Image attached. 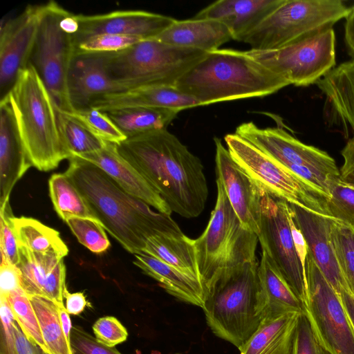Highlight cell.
<instances>
[{
  "label": "cell",
  "mask_w": 354,
  "mask_h": 354,
  "mask_svg": "<svg viewBox=\"0 0 354 354\" xmlns=\"http://www.w3.org/2000/svg\"><path fill=\"white\" fill-rule=\"evenodd\" d=\"M116 146L171 212L187 218L203 212L208 198L203 165L175 135L167 129L153 131Z\"/></svg>",
  "instance_id": "6da1fadb"
},
{
  "label": "cell",
  "mask_w": 354,
  "mask_h": 354,
  "mask_svg": "<svg viewBox=\"0 0 354 354\" xmlns=\"http://www.w3.org/2000/svg\"><path fill=\"white\" fill-rule=\"evenodd\" d=\"M65 174L86 201L104 228L129 252H142L149 238L183 234L170 215L151 209L127 193L96 165L73 156Z\"/></svg>",
  "instance_id": "7a4b0ae2"
},
{
  "label": "cell",
  "mask_w": 354,
  "mask_h": 354,
  "mask_svg": "<svg viewBox=\"0 0 354 354\" xmlns=\"http://www.w3.org/2000/svg\"><path fill=\"white\" fill-rule=\"evenodd\" d=\"M289 84L245 51L217 49L208 52L175 86L200 106L273 94Z\"/></svg>",
  "instance_id": "3957f363"
},
{
  "label": "cell",
  "mask_w": 354,
  "mask_h": 354,
  "mask_svg": "<svg viewBox=\"0 0 354 354\" xmlns=\"http://www.w3.org/2000/svg\"><path fill=\"white\" fill-rule=\"evenodd\" d=\"M3 100L10 104L32 166L48 171L57 168L63 160L69 159L58 129L55 103L30 64L20 72Z\"/></svg>",
  "instance_id": "277c9868"
},
{
  "label": "cell",
  "mask_w": 354,
  "mask_h": 354,
  "mask_svg": "<svg viewBox=\"0 0 354 354\" xmlns=\"http://www.w3.org/2000/svg\"><path fill=\"white\" fill-rule=\"evenodd\" d=\"M257 261L223 272L205 292L203 310L217 337L239 348L262 321Z\"/></svg>",
  "instance_id": "5b68a950"
},
{
  "label": "cell",
  "mask_w": 354,
  "mask_h": 354,
  "mask_svg": "<svg viewBox=\"0 0 354 354\" xmlns=\"http://www.w3.org/2000/svg\"><path fill=\"white\" fill-rule=\"evenodd\" d=\"M207 53L151 38L119 52L106 53V66L121 92L147 86H175Z\"/></svg>",
  "instance_id": "8992f818"
},
{
  "label": "cell",
  "mask_w": 354,
  "mask_h": 354,
  "mask_svg": "<svg viewBox=\"0 0 354 354\" xmlns=\"http://www.w3.org/2000/svg\"><path fill=\"white\" fill-rule=\"evenodd\" d=\"M216 187V204L208 224L194 239L198 272L205 292L225 270L257 261V234L243 226L217 177Z\"/></svg>",
  "instance_id": "52a82bcc"
},
{
  "label": "cell",
  "mask_w": 354,
  "mask_h": 354,
  "mask_svg": "<svg viewBox=\"0 0 354 354\" xmlns=\"http://www.w3.org/2000/svg\"><path fill=\"white\" fill-rule=\"evenodd\" d=\"M349 11L339 0H284L241 41L269 50L333 28Z\"/></svg>",
  "instance_id": "ba28073f"
},
{
  "label": "cell",
  "mask_w": 354,
  "mask_h": 354,
  "mask_svg": "<svg viewBox=\"0 0 354 354\" xmlns=\"http://www.w3.org/2000/svg\"><path fill=\"white\" fill-rule=\"evenodd\" d=\"M274 158L328 198L329 185L340 176L335 160L326 151L303 143L281 128L240 124L235 133Z\"/></svg>",
  "instance_id": "9c48e42d"
},
{
  "label": "cell",
  "mask_w": 354,
  "mask_h": 354,
  "mask_svg": "<svg viewBox=\"0 0 354 354\" xmlns=\"http://www.w3.org/2000/svg\"><path fill=\"white\" fill-rule=\"evenodd\" d=\"M68 12L55 1L41 5L37 34L30 59L55 104L66 112L73 110L67 80L75 55L74 35L62 24Z\"/></svg>",
  "instance_id": "30bf717a"
},
{
  "label": "cell",
  "mask_w": 354,
  "mask_h": 354,
  "mask_svg": "<svg viewBox=\"0 0 354 354\" xmlns=\"http://www.w3.org/2000/svg\"><path fill=\"white\" fill-rule=\"evenodd\" d=\"M224 140L232 158L263 191L328 216V198L324 194L236 133L227 134Z\"/></svg>",
  "instance_id": "8fae6325"
},
{
  "label": "cell",
  "mask_w": 354,
  "mask_h": 354,
  "mask_svg": "<svg viewBox=\"0 0 354 354\" xmlns=\"http://www.w3.org/2000/svg\"><path fill=\"white\" fill-rule=\"evenodd\" d=\"M245 53L289 85L308 86L336 66L335 35L330 28L278 49Z\"/></svg>",
  "instance_id": "7c38bea8"
},
{
  "label": "cell",
  "mask_w": 354,
  "mask_h": 354,
  "mask_svg": "<svg viewBox=\"0 0 354 354\" xmlns=\"http://www.w3.org/2000/svg\"><path fill=\"white\" fill-rule=\"evenodd\" d=\"M304 314L330 354H354V329L340 297L308 254Z\"/></svg>",
  "instance_id": "4fadbf2b"
},
{
  "label": "cell",
  "mask_w": 354,
  "mask_h": 354,
  "mask_svg": "<svg viewBox=\"0 0 354 354\" xmlns=\"http://www.w3.org/2000/svg\"><path fill=\"white\" fill-rule=\"evenodd\" d=\"M258 239L288 285L302 301L307 299L306 270L297 255L286 201L263 190Z\"/></svg>",
  "instance_id": "5bb4252c"
},
{
  "label": "cell",
  "mask_w": 354,
  "mask_h": 354,
  "mask_svg": "<svg viewBox=\"0 0 354 354\" xmlns=\"http://www.w3.org/2000/svg\"><path fill=\"white\" fill-rule=\"evenodd\" d=\"M41 5H28L16 17L1 22L0 100L4 99L21 71L30 64L38 30Z\"/></svg>",
  "instance_id": "9a60e30c"
},
{
  "label": "cell",
  "mask_w": 354,
  "mask_h": 354,
  "mask_svg": "<svg viewBox=\"0 0 354 354\" xmlns=\"http://www.w3.org/2000/svg\"><path fill=\"white\" fill-rule=\"evenodd\" d=\"M216 173L243 226L260 232L263 189L232 158L220 139L215 138Z\"/></svg>",
  "instance_id": "2e32d148"
},
{
  "label": "cell",
  "mask_w": 354,
  "mask_h": 354,
  "mask_svg": "<svg viewBox=\"0 0 354 354\" xmlns=\"http://www.w3.org/2000/svg\"><path fill=\"white\" fill-rule=\"evenodd\" d=\"M79 29L74 36L75 46L98 35H131L143 39L155 38L176 19L145 10H115L104 14L76 15Z\"/></svg>",
  "instance_id": "e0dca14e"
},
{
  "label": "cell",
  "mask_w": 354,
  "mask_h": 354,
  "mask_svg": "<svg viewBox=\"0 0 354 354\" xmlns=\"http://www.w3.org/2000/svg\"><path fill=\"white\" fill-rule=\"evenodd\" d=\"M292 216L306 242L308 254L324 277L339 293L350 290L339 267L331 239L333 218L288 203Z\"/></svg>",
  "instance_id": "ac0fdd59"
},
{
  "label": "cell",
  "mask_w": 354,
  "mask_h": 354,
  "mask_svg": "<svg viewBox=\"0 0 354 354\" xmlns=\"http://www.w3.org/2000/svg\"><path fill=\"white\" fill-rule=\"evenodd\" d=\"M106 53L75 55L68 75V91L73 109L88 108L96 97L121 92L110 77Z\"/></svg>",
  "instance_id": "d6986e66"
},
{
  "label": "cell",
  "mask_w": 354,
  "mask_h": 354,
  "mask_svg": "<svg viewBox=\"0 0 354 354\" xmlns=\"http://www.w3.org/2000/svg\"><path fill=\"white\" fill-rule=\"evenodd\" d=\"M75 157L86 160L106 173L127 193L171 215L168 205L147 180L118 152L115 144L106 142L101 149Z\"/></svg>",
  "instance_id": "ffe728a7"
},
{
  "label": "cell",
  "mask_w": 354,
  "mask_h": 354,
  "mask_svg": "<svg viewBox=\"0 0 354 354\" xmlns=\"http://www.w3.org/2000/svg\"><path fill=\"white\" fill-rule=\"evenodd\" d=\"M284 0H218L193 18L215 19L225 25L234 40L242 39L257 27Z\"/></svg>",
  "instance_id": "44dd1931"
},
{
  "label": "cell",
  "mask_w": 354,
  "mask_h": 354,
  "mask_svg": "<svg viewBox=\"0 0 354 354\" xmlns=\"http://www.w3.org/2000/svg\"><path fill=\"white\" fill-rule=\"evenodd\" d=\"M198 106L196 99L175 86H154L104 95L95 98L89 107L102 112L130 107L167 109L180 112Z\"/></svg>",
  "instance_id": "7402d4cb"
},
{
  "label": "cell",
  "mask_w": 354,
  "mask_h": 354,
  "mask_svg": "<svg viewBox=\"0 0 354 354\" xmlns=\"http://www.w3.org/2000/svg\"><path fill=\"white\" fill-rule=\"evenodd\" d=\"M6 100L0 101V207L9 201L16 183L31 167Z\"/></svg>",
  "instance_id": "603a6c76"
},
{
  "label": "cell",
  "mask_w": 354,
  "mask_h": 354,
  "mask_svg": "<svg viewBox=\"0 0 354 354\" xmlns=\"http://www.w3.org/2000/svg\"><path fill=\"white\" fill-rule=\"evenodd\" d=\"M315 84L326 97L331 123L341 127L346 138L354 137V59L336 66Z\"/></svg>",
  "instance_id": "cb8c5ba5"
},
{
  "label": "cell",
  "mask_w": 354,
  "mask_h": 354,
  "mask_svg": "<svg viewBox=\"0 0 354 354\" xmlns=\"http://www.w3.org/2000/svg\"><path fill=\"white\" fill-rule=\"evenodd\" d=\"M133 255V264L158 281L167 292L203 309L205 290L198 277L183 272L144 252Z\"/></svg>",
  "instance_id": "d4e9b609"
},
{
  "label": "cell",
  "mask_w": 354,
  "mask_h": 354,
  "mask_svg": "<svg viewBox=\"0 0 354 354\" xmlns=\"http://www.w3.org/2000/svg\"><path fill=\"white\" fill-rule=\"evenodd\" d=\"M178 47L211 52L233 39L228 28L215 19L176 20L155 37Z\"/></svg>",
  "instance_id": "484cf974"
},
{
  "label": "cell",
  "mask_w": 354,
  "mask_h": 354,
  "mask_svg": "<svg viewBox=\"0 0 354 354\" xmlns=\"http://www.w3.org/2000/svg\"><path fill=\"white\" fill-rule=\"evenodd\" d=\"M302 313L288 312L262 319L239 348L240 354H291Z\"/></svg>",
  "instance_id": "4316f807"
},
{
  "label": "cell",
  "mask_w": 354,
  "mask_h": 354,
  "mask_svg": "<svg viewBox=\"0 0 354 354\" xmlns=\"http://www.w3.org/2000/svg\"><path fill=\"white\" fill-rule=\"evenodd\" d=\"M262 319L288 312H304V305L264 250L258 267Z\"/></svg>",
  "instance_id": "83f0119b"
},
{
  "label": "cell",
  "mask_w": 354,
  "mask_h": 354,
  "mask_svg": "<svg viewBox=\"0 0 354 354\" xmlns=\"http://www.w3.org/2000/svg\"><path fill=\"white\" fill-rule=\"evenodd\" d=\"M142 252L183 272L199 277L194 240L183 233H163L151 236L146 241Z\"/></svg>",
  "instance_id": "f1b7e54d"
},
{
  "label": "cell",
  "mask_w": 354,
  "mask_h": 354,
  "mask_svg": "<svg viewBox=\"0 0 354 354\" xmlns=\"http://www.w3.org/2000/svg\"><path fill=\"white\" fill-rule=\"evenodd\" d=\"M127 137L167 129L178 111L159 108L130 107L104 112Z\"/></svg>",
  "instance_id": "f546056e"
},
{
  "label": "cell",
  "mask_w": 354,
  "mask_h": 354,
  "mask_svg": "<svg viewBox=\"0 0 354 354\" xmlns=\"http://www.w3.org/2000/svg\"><path fill=\"white\" fill-rule=\"evenodd\" d=\"M64 257L56 252H35L19 246L17 265L21 273V287L28 296H42L53 270Z\"/></svg>",
  "instance_id": "4dcf8cb0"
},
{
  "label": "cell",
  "mask_w": 354,
  "mask_h": 354,
  "mask_svg": "<svg viewBox=\"0 0 354 354\" xmlns=\"http://www.w3.org/2000/svg\"><path fill=\"white\" fill-rule=\"evenodd\" d=\"M12 223L19 246L35 252H56L66 257L68 249L59 232L29 217H13Z\"/></svg>",
  "instance_id": "1f68e13d"
},
{
  "label": "cell",
  "mask_w": 354,
  "mask_h": 354,
  "mask_svg": "<svg viewBox=\"0 0 354 354\" xmlns=\"http://www.w3.org/2000/svg\"><path fill=\"white\" fill-rule=\"evenodd\" d=\"M48 188L54 209L64 221L73 216L97 219L85 198L65 173L53 174L49 178Z\"/></svg>",
  "instance_id": "d6a6232c"
},
{
  "label": "cell",
  "mask_w": 354,
  "mask_h": 354,
  "mask_svg": "<svg viewBox=\"0 0 354 354\" xmlns=\"http://www.w3.org/2000/svg\"><path fill=\"white\" fill-rule=\"evenodd\" d=\"M28 297L50 354H73L70 342L62 329L55 302L42 296Z\"/></svg>",
  "instance_id": "836d02e7"
},
{
  "label": "cell",
  "mask_w": 354,
  "mask_h": 354,
  "mask_svg": "<svg viewBox=\"0 0 354 354\" xmlns=\"http://www.w3.org/2000/svg\"><path fill=\"white\" fill-rule=\"evenodd\" d=\"M55 108L60 138L70 158L104 147L106 142L93 134L76 118L56 104Z\"/></svg>",
  "instance_id": "e575fe53"
},
{
  "label": "cell",
  "mask_w": 354,
  "mask_h": 354,
  "mask_svg": "<svg viewBox=\"0 0 354 354\" xmlns=\"http://www.w3.org/2000/svg\"><path fill=\"white\" fill-rule=\"evenodd\" d=\"M5 297L17 324L25 336L32 344L50 354L42 337L38 318L28 295L21 288H19L9 292Z\"/></svg>",
  "instance_id": "d590c367"
},
{
  "label": "cell",
  "mask_w": 354,
  "mask_h": 354,
  "mask_svg": "<svg viewBox=\"0 0 354 354\" xmlns=\"http://www.w3.org/2000/svg\"><path fill=\"white\" fill-rule=\"evenodd\" d=\"M331 239L342 272L354 295V227L333 218Z\"/></svg>",
  "instance_id": "8d00e7d4"
},
{
  "label": "cell",
  "mask_w": 354,
  "mask_h": 354,
  "mask_svg": "<svg viewBox=\"0 0 354 354\" xmlns=\"http://www.w3.org/2000/svg\"><path fill=\"white\" fill-rule=\"evenodd\" d=\"M328 216L354 227V184L338 177L330 183Z\"/></svg>",
  "instance_id": "74e56055"
},
{
  "label": "cell",
  "mask_w": 354,
  "mask_h": 354,
  "mask_svg": "<svg viewBox=\"0 0 354 354\" xmlns=\"http://www.w3.org/2000/svg\"><path fill=\"white\" fill-rule=\"evenodd\" d=\"M65 222L78 241L91 252L100 254L110 247L104 228L98 220L73 216Z\"/></svg>",
  "instance_id": "f35d334b"
},
{
  "label": "cell",
  "mask_w": 354,
  "mask_h": 354,
  "mask_svg": "<svg viewBox=\"0 0 354 354\" xmlns=\"http://www.w3.org/2000/svg\"><path fill=\"white\" fill-rule=\"evenodd\" d=\"M81 122L93 134L105 142L119 145L127 137L106 113L88 107L67 112Z\"/></svg>",
  "instance_id": "ab89813d"
},
{
  "label": "cell",
  "mask_w": 354,
  "mask_h": 354,
  "mask_svg": "<svg viewBox=\"0 0 354 354\" xmlns=\"http://www.w3.org/2000/svg\"><path fill=\"white\" fill-rule=\"evenodd\" d=\"M143 40L131 35L102 34L88 37L75 46V55L111 53L122 50Z\"/></svg>",
  "instance_id": "60d3db41"
},
{
  "label": "cell",
  "mask_w": 354,
  "mask_h": 354,
  "mask_svg": "<svg viewBox=\"0 0 354 354\" xmlns=\"http://www.w3.org/2000/svg\"><path fill=\"white\" fill-rule=\"evenodd\" d=\"M0 215L1 266H17L19 261V245L14 230V215L9 201L0 207Z\"/></svg>",
  "instance_id": "b9f144b4"
},
{
  "label": "cell",
  "mask_w": 354,
  "mask_h": 354,
  "mask_svg": "<svg viewBox=\"0 0 354 354\" xmlns=\"http://www.w3.org/2000/svg\"><path fill=\"white\" fill-rule=\"evenodd\" d=\"M95 337L109 347H115L128 337V332L115 317L105 316L96 320L92 326Z\"/></svg>",
  "instance_id": "7bdbcfd3"
},
{
  "label": "cell",
  "mask_w": 354,
  "mask_h": 354,
  "mask_svg": "<svg viewBox=\"0 0 354 354\" xmlns=\"http://www.w3.org/2000/svg\"><path fill=\"white\" fill-rule=\"evenodd\" d=\"M291 354H330L317 340L304 313L299 321Z\"/></svg>",
  "instance_id": "ee69618b"
},
{
  "label": "cell",
  "mask_w": 354,
  "mask_h": 354,
  "mask_svg": "<svg viewBox=\"0 0 354 354\" xmlns=\"http://www.w3.org/2000/svg\"><path fill=\"white\" fill-rule=\"evenodd\" d=\"M70 344L73 354H122L114 347L101 343L77 326H73Z\"/></svg>",
  "instance_id": "f6af8a7d"
},
{
  "label": "cell",
  "mask_w": 354,
  "mask_h": 354,
  "mask_svg": "<svg viewBox=\"0 0 354 354\" xmlns=\"http://www.w3.org/2000/svg\"><path fill=\"white\" fill-rule=\"evenodd\" d=\"M1 337L0 354H17L14 333L15 320L6 298L0 296Z\"/></svg>",
  "instance_id": "bcb514c9"
},
{
  "label": "cell",
  "mask_w": 354,
  "mask_h": 354,
  "mask_svg": "<svg viewBox=\"0 0 354 354\" xmlns=\"http://www.w3.org/2000/svg\"><path fill=\"white\" fill-rule=\"evenodd\" d=\"M21 287V273L17 266L7 264L0 266V296Z\"/></svg>",
  "instance_id": "7dc6e473"
},
{
  "label": "cell",
  "mask_w": 354,
  "mask_h": 354,
  "mask_svg": "<svg viewBox=\"0 0 354 354\" xmlns=\"http://www.w3.org/2000/svg\"><path fill=\"white\" fill-rule=\"evenodd\" d=\"M344 163L339 170L342 180L354 184V137L350 138L343 149Z\"/></svg>",
  "instance_id": "c3c4849f"
},
{
  "label": "cell",
  "mask_w": 354,
  "mask_h": 354,
  "mask_svg": "<svg viewBox=\"0 0 354 354\" xmlns=\"http://www.w3.org/2000/svg\"><path fill=\"white\" fill-rule=\"evenodd\" d=\"M289 221L291 233L297 255L303 268L306 270V260L308 254V246L301 231L293 219L290 207Z\"/></svg>",
  "instance_id": "681fc988"
},
{
  "label": "cell",
  "mask_w": 354,
  "mask_h": 354,
  "mask_svg": "<svg viewBox=\"0 0 354 354\" xmlns=\"http://www.w3.org/2000/svg\"><path fill=\"white\" fill-rule=\"evenodd\" d=\"M64 299H66L65 308L69 315H77L82 313L88 305L86 297L82 292H70L66 286L63 292Z\"/></svg>",
  "instance_id": "f907efd6"
},
{
  "label": "cell",
  "mask_w": 354,
  "mask_h": 354,
  "mask_svg": "<svg viewBox=\"0 0 354 354\" xmlns=\"http://www.w3.org/2000/svg\"><path fill=\"white\" fill-rule=\"evenodd\" d=\"M14 333L17 354H47L42 348L28 339L16 322L14 325Z\"/></svg>",
  "instance_id": "816d5d0a"
},
{
  "label": "cell",
  "mask_w": 354,
  "mask_h": 354,
  "mask_svg": "<svg viewBox=\"0 0 354 354\" xmlns=\"http://www.w3.org/2000/svg\"><path fill=\"white\" fill-rule=\"evenodd\" d=\"M344 41L351 59H354V5L345 17Z\"/></svg>",
  "instance_id": "f5cc1de1"
},
{
  "label": "cell",
  "mask_w": 354,
  "mask_h": 354,
  "mask_svg": "<svg viewBox=\"0 0 354 354\" xmlns=\"http://www.w3.org/2000/svg\"><path fill=\"white\" fill-rule=\"evenodd\" d=\"M339 296L354 329V295L350 290H342Z\"/></svg>",
  "instance_id": "db71d44e"
},
{
  "label": "cell",
  "mask_w": 354,
  "mask_h": 354,
  "mask_svg": "<svg viewBox=\"0 0 354 354\" xmlns=\"http://www.w3.org/2000/svg\"><path fill=\"white\" fill-rule=\"evenodd\" d=\"M55 305L57 309L62 329L67 339L70 342L71 333L73 326L69 314L66 311L64 304H55Z\"/></svg>",
  "instance_id": "11a10c76"
}]
</instances>
